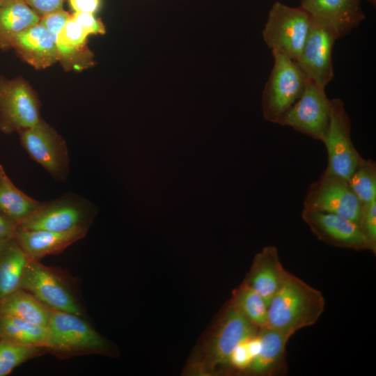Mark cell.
Listing matches in <instances>:
<instances>
[{"label": "cell", "mask_w": 376, "mask_h": 376, "mask_svg": "<svg viewBox=\"0 0 376 376\" xmlns=\"http://www.w3.org/2000/svg\"><path fill=\"white\" fill-rule=\"evenodd\" d=\"M325 307L322 293L290 273L268 305L267 327L292 336L313 325Z\"/></svg>", "instance_id": "6da1fadb"}, {"label": "cell", "mask_w": 376, "mask_h": 376, "mask_svg": "<svg viewBox=\"0 0 376 376\" xmlns=\"http://www.w3.org/2000/svg\"><path fill=\"white\" fill-rule=\"evenodd\" d=\"M47 327V351L58 357L108 354L110 352L108 341L83 316L54 309Z\"/></svg>", "instance_id": "7a4b0ae2"}, {"label": "cell", "mask_w": 376, "mask_h": 376, "mask_svg": "<svg viewBox=\"0 0 376 376\" xmlns=\"http://www.w3.org/2000/svg\"><path fill=\"white\" fill-rule=\"evenodd\" d=\"M272 52L274 64L263 92L261 105L264 118L278 124L301 95L308 79L295 61L279 50Z\"/></svg>", "instance_id": "3957f363"}, {"label": "cell", "mask_w": 376, "mask_h": 376, "mask_svg": "<svg viewBox=\"0 0 376 376\" xmlns=\"http://www.w3.org/2000/svg\"><path fill=\"white\" fill-rule=\"evenodd\" d=\"M312 19L301 7L275 2L262 31L263 40L272 50H279L297 61L307 38Z\"/></svg>", "instance_id": "277c9868"}, {"label": "cell", "mask_w": 376, "mask_h": 376, "mask_svg": "<svg viewBox=\"0 0 376 376\" xmlns=\"http://www.w3.org/2000/svg\"><path fill=\"white\" fill-rule=\"evenodd\" d=\"M95 212L94 206L88 200L69 193L52 201L40 202L18 227L24 230L64 232L90 227Z\"/></svg>", "instance_id": "5b68a950"}, {"label": "cell", "mask_w": 376, "mask_h": 376, "mask_svg": "<svg viewBox=\"0 0 376 376\" xmlns=\"http://www.w3.org/2000/svg\"><path fill=\"white\" fill-rule=\"evenodd\" d=\"M18 134L20 144L30 158L56 180H65L70 171L68 150L65 139L53 127L41 118Z\"/></svg>", "instance_id": "8992f818"}, {"label": "cell", "mask_w": 376, "mask_h": 376, "mask_svg": "<svg viewBox=\"0 0 376 376\" xmlns=\"http://www.w3.org/2000/svg\"><path fill=\"white\" fill-rule=\"evenodd\" d=\"M38 96L21 77H0V131L19 132L36 124L42 118Z\"/></svg>", "instance_id": "52a82bcc"}, {"label": "cell", "mask_w": 376, "mask_h": 376, "mask_svg": "<svg viewBox=\"0 0 376 376\" xmlns=\"http://www.w3.org/2000/svg\"><path fill=\"white\" fill-rule=\"evenodd\" d=\"M351 120L340 98L331 100L330 118L322 142L328 157L325 172L347 180L361 156L351 138Z\"/></svg>", "instance_id": "ba28073f"}, {"label": "cell", "mask_w": 376, "mask_h": 376, "mask_svg": "<svg viewBox=\"0 0 376 376\" xmlns=\"http://www.w3.org/2000/svg\"><path fill=\"white\" fill-rule=\"evenodd\" d=\"M50 308L83 316L84 311L73 290L58 270L30 260L24 272L20 288Z\"/></svg>", "instance_id": "9c48e42d"}, {"label": "cell", "mask_w": 376, "mask_h": 376, "mask_svg": "<svg viewBox=\"0 0 376 376\" xmlns=\"http://www.w3.org/2000/svg\"><path fill=\"white\" fill-rule=\"evenodd\" d=\"M59 52V61L66 70H82L93 64L86 45L88 35L63 9L40 17Z\"/></svg>", "instance_id": "30bf717a"}, {"label": "cell", "mask_w": 376, "mask_h": 376, "mask_svg": "<svg viewBox=\"0 0 376 376\" xmlns=\"http://www.w3.org/2000/svg\"><path fill=\"white\" fill-rule=\"evenodd\" d=\"M324 88L308 79L301 95L278 124L291 127L322 141L329 123L331 108V100Z\"/></svg>", "instance_id": "8fae6325"}, {"label": "cell", "mask_w": 376, "mask_h": 376, "mask_svg": "<svg viewBox=\"0 0 376 376\" xmlns=\"http://www.w3.org/2000/svg\"><path fill=\"white\" fill-rule=\"evenodd\" d=\"M304 209L336 214L359 224L361 204L347 180L324 171L309 186Z\"/></svg>", "instance_id": "7c38bea8"}, {"label": "cell", "mask_w": 376, "mask_h": 376, "mask_svg": "<svg viewBox=\"0 0 376 376\" xmlns=\"http://www.w3.org/2000/svg\"><path fill=\"white\" fill-rule=\"evenodd\" d=\"M260 329L243 314L234 300L230 301L221 316L208 347V361L213 368L228 366L234 349L256 335Z\"/></svg>", "instance_id": "4fadbf2b"}, {"label": "cell", "mask_w": 376, "mask_h": 376, "mask_svg": "<svg viewBox=\"0 0 376 376\" xmlns=\"http://www.w3.org/2000/svg\"><path fill=\"white\" fill-rule=\"evenodd\" d=\"M338 37L332 29L312 19L296 61L307 79L324 88L334 77L332 49Z\"/></svg>", "instance_id": "5bb4252c"}, {"label": "cell", "mask_w": 376, "mask_h": 376, "mask_svg": "<svg viewBox=\"0 0 376 376\" xmlns=\"http://www.w3.org/2000/svg\"><path fill=\"white\" fill-rule=\"evenodd\" d=\"M301 217L318 240L336 247L368 250L365 237L354 221L336 214L305 209Z\"/></svg>", "instance_id": "9a60e30c"}, {"label": "cell", "mask_w": 376, "mask_h": 376, "mask_svg": "<svg viewBox=\"0 0 376 376\" xmlns=\"http://www.w3.org/2000/svg\"><path fill=\"white\" fill-rule=\"evenodd\" d=\"M311 19L332 29L338 38L358 27L366 16L361 0H300Z\"/></svg>", "instance_id": "2e32d148"}, {"label": "cell", "mask_w": 376, "mask_h": 376, "mask_svg": "<svg viewBox=\"0 0 376 376\" xmlns=\"http://www.w3.org/2000/svg\"><path fill=\"white\" fill-rule=\"evenodd\" d=\"M88 228V226H84L64 232H54L24 230L17 226L13 239L31 260H40L45 256L60 253L84 238Z\"/></svg>", "instance_id": "e0dca14e"}, {"label": "cell", "mask_w": 376, "mask_h": 376, "mask_svg": "<svg viewBox=\"0 0 376 376\" xmlns=\"http://www.w3.org/2000/svg\"><path fill=\"white\" fill-rule=\"evenodd\" d=\"M290 273L281 264L277 248L268 245L255 256L244 282L258 292L268 306Z\"/></svg>", "instance_id": "ac0fdd59"}, {"label": "cell", "mask_w": 376, "mask_h": 376, "mask_svg": "<svg viewBox=\"0 0 376 376\" xmlns=\"http://www.w3.org/2000/svg\"><path fill=\"white\" fill-rule=\"evenodd\" d=\"M11 48L24 61L37 70L47 68L60 59L56 43L40 22L17 33L12 41Z\"/></svg>", "instance_id": "d6986e66"}, {"label": "cell", "mask_w": 376, "mask_h": 376, "mask_svg": "<svg viewBox=\"0 0 376 376\" xmlns=\"http://www.w3.org/2000/svg\"><path fill=\"white\" fill-rule=\"evenodd\" d=\"M258 336L259 350L246 373L260 376L283 373L286 344L291 336L269 327L260 329Z\"/></svg>", "instance_id": "ffe728a7"}, {"label": "cell", "mask_w": 376, "mask_h": 376, "mask_svg": "<svg viewBox=\"0 0 376 376\" xmlns=\"http://www.w3.org/2000/svg\"><path fill=\"white\" fill-rule=\"evenodd\" d=\"M40 19L24 0H0V49L11 48L15 36Z\"/></svg>", "instance_id": "44dd1931"}, {"label": "cell", "mask_w": 376, "mask_h": 376, "mask_svg": "<svg viewBox=\"0 0 376 376\" xmlns=\"http://www.w3.org/2000/svg\"><path fill=\"white\" fill-rule=\"evenodd\" d=\"M54 310L22 288L0 300V315L13 316L42 326L47 327Z\"/></svg>", "instance_id": "7402d4cb"}, {"label": "cell", "mask_w": 376, "mask_h": 376, "mask_svg": "<svg viewBox=\"0 0 376 376\" xmlns=\"http://www.w3.org/2000/svg\"><path fill=\"white\" fill-rule=\"evenodd\" d=\"M30 260L14 239L3 243L0 249V300L20 288Z\"/></svg>", "instance_id": "603a6c76"}, {"label": "cell", "mask_w": 376, "mask_h": 376, "mask_svg": "<svg viewBox=\"0 0 376 376\" xmlns=\"http://www.w3.org/2000/svg\"><path fill=\"white\" fill-rule=\"evenodd\" d=\"M40 203L18 189L0 164L1 213L19 225L33 212Z\"/></svg>", "instance_id": "cb8c5ba5"}, {"label": "cell", "mask_w": 376, "mask_h": 376, "mask_svg": "<svg viewBox=\"0 0 376 376\" xmlns=\"http://www.w3.org/2000/svg\"><path fill=\"white\" fill-rule=\"evenodd\" d=\"M49 335L47 326L13 316L0 315V340L47 348Z\"/></svg>", "instance_id": "d4e9b609"}, {"label": "cell", "mask_w": 376, "mask_h": 376, "mask_svg": "<svg viewBox=\"0 0 376 376\" xmlns=\"http://www.w3.org/2000/svg\"><path fill=\"white\" fill-rule=\"evenodd\" d=\"M233 299L248 318L258 328L267 327L268 306L263 297L244 281L235 291Z\"/></svg>", "instance_id": "484cf974"}, {"label": "cell", "mask_w": 376, "mask_h": 376, "mask_svg": "<svg viewBox=\"0 0 376 376\" xmlns=\"http://www.w3.org/2000/svg\"><path fill=\"white\" fill-rule=\"evenodd\" d=\"M347 181L361 204L376 199L375 162L361 157Z\"/></svg>", "instance_id": "4316f807"}, {"label": "cell", "mask_w": 376, "mask_h": 376, "mask_svg": "<svg viewBox=\"0 0 376 376\" xmlns=\"http://www.w3.org/2000/svg\"><path fill=\"white\" fill-rule=\"evenodd\" d=\"M47 352L43 347L0 340V376L9 375L20 364Z\"/></svg>", "instance_id": "83f0119b"}, {"label": "cell", "mask_w": 376, "mask_h": 376, "mask_svg": "<svg viewBox=\"0 0 376 376\" xmlns=\"http://www.w3.org/2000/svg\"><path fill=\"white\" fill-rule=\"evenodd\" d=\"M359 226L365 237L368 251L376 253V199L361 204Z\"/></svg>", "instance_id": "f1b7e54d"}, {"label": "cell", "mask_w": 376, "mask_h": 376, "mask_svg": "<svg viewBox=\"0 0 376 376\" xmlns=\"http://www.w3.org/2000/svg\"><path fill=\"white\" fill-rule=\"evenodd\" d=\"M71 17L88 36L104 34L106 32L104 24L101 20L96 19L93 14L74 13Z\"/></svg>", "instance_id": "f546056e"}, {"label": "cell", "mask_w": 376, "mask_h": 376, "mask_svg": "<svg viewBox=\"0 0 376 376\" xmlns=\"http://www.w3.org/2000/svg\"><path fill=\"white\" fill-rule=\"evenodd\" d=\"M24 1L40 17L63 9V0Z\"/></svg>", "instance_id": "4dcf8cb0"}, {"label": "cell", "mask_w": 376, "mask_h": 376, "mask_svg": "<svg viewBox=\"0 0 376 376\" xmlns=\"http://www.w3.org/2000/svg\"><path fill=\"white\" fill-rule=\"evenodd\" d=\"M18 224L0 212V241L13 239Z\"/></svg>", "instance_id": "1f68e13d"}, {"label": "cell", "mask_w": 376, "mask_h": 376, "mask_svg": "<svg viewBox=\"0 0 376 376\" xmlns=\"http://www.w3.org/2000/svg\"><path fill=\"white\" fill-rule=\"evenodd\" d=\"M70 5L75 13H96L101 3V0H69Z\"/></svg>", "instance_id": "d6a6232c"}, {"label": "cell", "mask_w": 376, "mask_h": 376, "mask_svg": "<svg viewBox=\"0 0 376 376\" xmlns=\"http://www.w3.org/2000/svg\"><path fill=\"white\" fill-rule=\"evenodd\" d=\"M366 1H368L373 6H375L376 0H366Z\"/></svg>", "instance_id": "836d02e7"}, {"label": "cell", "mask_w": 376, "mask_h": 376, "mask_svg": "<svg viewBox=\"0 0 376 376\" xmlns=\"http://www.w3.org/2000/svg\"><path fill=\"white\" fill-rule=\"evenodd\" d=\"M7 241H8V240H7ZM5 242H6V241H2V242L0 241V249H1L2 245L3 244V243H4Z\"/></svg>", "instance_id": "e575fe53"}]
</instances>
